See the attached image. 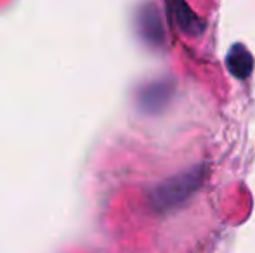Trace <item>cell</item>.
Wrapping results in <instances>:
<instances>
[{
  "label": "cell",
  "mask_w": 255,
  "mask_h": 253,
  "mask_svg": "<svg viewBox=\"0 0 255 253\" xmlns=\"http://www.w3.org/2000/svg\"><path fill=\"white\" fill-rule=\"evenodd\" d=\"M226 64H228V70L231 75H235L236 78H245L250 77L254 70V58L249 51H247L245 45L235 44L229 49L228 56H226Z\"/></svg>",
  "instance_id": "obj_3"
},
{
  "label": "cell",
  "mask_w": 255,
  "mask_h": 253,
  "mask_svg": "<svg viewBox=\"0 0 255 253\" xmlns=\"http://www.w3.org/2000/svg\"><path fill=\"white\" fill-rule=\"evenodd\" d=\"M168 9H170V14H172V17H174L175 24H177L184 33L196 37V35H200L205 30L203 19H200V17L189 9L188 3L172 2V3H168Z\"/></svg>",
  "instance_id": "obj_2"
},
{
  "label": "cell",
  "mask_w": 255,
  "mask_h": 253,
  "mask_svg": "<svg viewBox=\"0 0 255 253\" xmlns=\"http://www.w3.org/2000/svg\"><path fill=\"white\" fill-rule=\"evenodd\" d=\"M141 30H142L144 38L148 42H151V44H163L165 42L163 24H161L160 14H158L154 9L151 10V12H142Z\"/></svg>",
  "instance_id": "obj_4"
},
{
  "label": "cell",
  "mask_w": 255,
  "mask_h": 253,
  "mask_svg": "<svg viewBox=\"0 0 255 253\" xmlns=\"http://www.w3.org/2000/svg\"><path fill=\"white\" fill-rule=\"evenodd\" d=\"M149 97L144 99V102L148 104L149 109H160L163 108L168 102L172 94V85L170 82H154V84L149 87Z\"/></svg>",
  "instance_id": "obj_5"
},
{
  "label": "cell",
  "mask_w": 255,
  "mask_h": 253,
  "mask_svg": "<svg viewBox=\"0 0 255 253\" xmlns=\"http://www.w3.org/2000/svg\"><path fill=\"white\" fill-rule=\"evenodd\" d=\"M205 173H207V170L203 167H195V169L179 173V175L160 184L151 194L154 210L168 212V210L179 208L182 203L188 201L198 191V187L203 184Z\"/></svg>",
  "instance_id": "obj_1"
}]
</instances>
